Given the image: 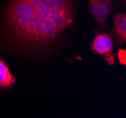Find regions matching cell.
<instances>
[{"label":"cell","mask_w":126,"mask_h":118,"mask_svg":"<svg viewBox=\"0 0 126 118\" xmlns=\"http://www.w3.org/2000/svg\"><path fill=\"white\" fill-rule=\"evenodd\" d=\"M72 0H14L6 11V26L15 41L28 46L52 42L72 24Z\"/></svg>","instance_id":"cell-1"},{"label":"cell","mask_w":126,"mask_h":118,"mask_svg":"<svg viewBox=\"0 0 126 118\" xmlns=\"http://www.w3.org/2000/svg\"><path fill=\"white\" fill-rule=\"evenodd\" d=\"M91 49L95 53L105 56L106 60L110 64H114V54L112 52L113 41L109 35L105 33L97 35L91 43Z\"/></svg>","instance_id":"cell-2"},{"label":"cell","mask_w":126,"mask_h":118,"mask_svg":"<svg viewBox=\"0 0 126 118\" xmlns=\"http://www.w3.org/2000/svg\"><path fill=\"white\" fill-rule=\"evenodd\" d=\"M89 11L97 22L104 25L111 11V0H89Z\"/></svg>","instance_id":"cell-3"},{"label":"cell","mask_w":126,"mask_h":118,"mask_svg":"<svg viewBox=\"0 0 126 118\" xmlns=\"http://www.w3.org/2000/svg\"><path fill=\"white\" fill-rule=\"evenodd\" d=\"M115 31L118 37L121 41H125L126 39V15L125 13H118L114 16Z\"/></svg>","instance_id":"cell-4"},{"label":"cell","mask_w":126,"mask_h":118,"mask_svg":"<svg viewBox=\"0 0 126 118\" xmlns=\"http://www.w3.org/2000/svg\"><path fill=\"white\" fill-rule=\"evenodd\" d=\"M14 82V78L6 63L0 59V87H9Z\"/></svg>","instance_id":"cell-5"},{"label":"cell","mask_w":126,"mask_h":118,"mask_svg":"<svg viewBox=\"0 0 126 118\" xmlns=\"http://www.w3.org/2000/svg\"><path fill=\"white\" fill-rule=\"evenodd\" d=\"M125 56H126V52L125 50H123V49H121V50H119V59H120V61H121V63L122 64H125Z\"/></svg>","instance_id":"cell-6"}]
</instances>
